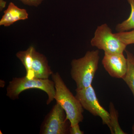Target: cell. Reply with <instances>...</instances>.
Listing matches in <instances>:
<instances>
[{
  "label": "cell",
  "mask_w": 134,
  "mask_h": 134,
  "mask_svg": "<svg viewBox=\"0 0 134 134\" xmlns=\"http://www.w3.org/2000/svg\"><path fill=\"white\" fill-rule=\"evenodd\" d=\"M52 77L55 84L56 103L65 110L70 126L79 124L83 119V108L81 103L67 87L58 72L53 73Z\"/></svg>",
  "instance_id": "cell-1"
},
{
  "label": "cell",
  "mask_w": 134,
  "mask_h": 134,
  "mask_svg": "<svg viewBox=\"0 0 134 134\" xmlns=\"http://www.w3.org/2000/svg\"><path fill=\"white\" fill-rule=\"evenodd\" d=\"M98 50L88 51L83 57L73 60L70 74L76 85V89L85 88L92 85L98 69Z\"/></svg>",
  "instance_id": "cell-2"
},
{
  "label": "cell",
  "mask_w": 134,
  "mask_h": 134,
  "mask_svg": "<svg viewBox=\"0 0 134 134\" xmlns=\"http://www.w3.org/2000/svg\"><path fill=\"white\" fill-rule=\"evenodd\" d=\"M30 89H38L44 91L48 96L46 104H49L54 99L55 84L49 79H29L26 76L14 77L9 82L7 89V96L10 99L19 98L22 92Z\"/></svg>",
  "instance_id": "cell-3"
},
{
  "label": "cell",
  "mask_w": 134,
  "mask_h": 134,
  "mask_svg": "<svg viewBox=\"0 0 134 134\" xmlns=\"http://www.w3.org/2000/svg\"><path fill=\"white\" fill-rule=\"evenodd\" d=\"M91 44L108 53L123 54L127 46L116 37L106 24L98 26Z\"/></svg>",
  "instance_id": "cell-4"
},
{
  "label": "cell",
  "mask_w": 134,
  "mask_h": 134,
  "mask_svg": "<svg viewBox=\"0 0 134 134\" xmlns=\"http://www.w3.org/2000/svg\"><path fill=\"white\" fill-rule=\"evenodd\" d=\"M75 97L83 109L94 116L100 117L103 125H107L111 131L110 113L99 104L92 85L81 90L76 89Z\"/></svg>",
  "instance_id": "cell-5"
},
{
  "label": "cell",
  "mask_w": 134,
  "mask_h": 134,
  "mask_svg": "<svg viewBox=\"0 0 134 134\" xmlns=\"http://www.w3.org/2000/svg\"><path fill=\"white\" fill-rule=\"evenodd\" d=\"M65 110L56 103L47 115L40 128V134H65L69 131Z\"/></svg>",
  "instance_id": "cell-6"
},
{
  "label": "cell",
  "mask_w": 134,
  "mask_h": 134,
  "mask_svg": "<svg viewBox=\"0 0 134 134\" xmlns=\"http://www.w3.org/2000/svg\"><path fill=\"white\" fill-rule=\"evenodd\" d=\"M102 64L110 76L123 79L126 74L127 61L123 54L104 53Z\"/></svg>",
  "instance_id": "cell-7"
},
{
  "label": "cell",
  "mask_w": 134,
  "mask_h": 134,
  "mask_svg": "<svg viewBox=\"0 0 134 134\" xmlns=\"http://www.w3.org/2000/svg\"><path fill=\"white\" fill-rule=\"evenodd\" d=\"M32 57L31 71L28 78L48 79L53 72L48 65V60L46 56L37 52L34 48Z\"/></svg>",
  "instance_id": "cell-8"
},
{
  "label": "cell",
  "mask_w": 134,
  "mask_h": 134,
  "mask_svg": "<svg viewBox=\"0 0 134 134\" xmlns=\"http://www.w3.org/2000/svg\"><path fill=\"white\" fill-rule=\"evenodd\" d=\"M28 17L29 14L26 9L20 8L11 2L4 11L0 21V25L9 26L17 21L27 19Z\"/></svg>",
  "instance_id": "cell-9"
},
{
  "label": "cell",
  "mask_w": 134,
  "mask_h": 134,
  "mask_svg": "<svg viewBox=\"0 0 134 134\" xmlns=\"http://www.w3.org/2000/svg\"><path fill=\"white\" fill-rule=\"evenodd\" d=\"M127 61V69L123 80L131 90L134 98V55L128 50H125Z\"/></svg>",
  "instance_id": "cell-10"
},
{
  "label": "cell",
  "mask_w": 134,
  "mask_h": 134,
  "mask_svg": "<svg viewBox=\"0 0 134 134\" xmlns=\"http://www.w3.org/2000/svg\"><path fill=\"white\" fill-rule=\"evenodd\" d=\"M34 48L33 47L30 46L25 51H19L16 54L17 58L20 60L26 69V76L27 78L29 77L31 71Z\"/></svg>",
  "instance_id": "cell-11"
},
{
  "label": "cell",
  "mask_w": 134,
  "mask_h": 134,
  "mask_svg": "<svg viewBox=\"0 0 134 134\" xmlns=\"http://www.w3.org/2000/svg\"><path fill=\"white\" fill-rule=\"evenodd\" d=\"M109 113L110 117V125L111 130L110 131L113 134H126L121 129L119 124V114L115 109L114 105L112 103H110L109 104Z\"/></svg>",
  "instance_id": "cell-12"
},
{
  "label": "cell",
  "mask_w": 134,
  "mask_h": 134,
  "mask_svg": "<svg viewBox=\"0 0 134 134\" xmlns=\"http://www.w3.org/2000/svg\"><path fill=\"white\" fill-rule=\"evenodd\" d=\"M131 7V13L129 17L116 25L118 32L127 31L134 29V0H127Z\"/></svg>",
  "instance_id": "cell-13"
},
{
  "label": "cell",
  "mask_w": 134,
  "mask_h": 134,
  "mask_svg": "<svg viewBox=\"0 0 134 134\" xmlns=\"http://www.w3.org/2000/svg\"><path fill=\"white\" fill-rule=\"evenodd\" d=\"M114 34L116 37L127 46L134 44V29L132 31Z\"/></svg>",
  "instance_id": "cell-14"
},
{
  "label": "cell",
  "mask_w": 134,
  "mask_h": 134,
  "mask_svg": "<svg viewBox=\"0 0 134 134\" xmlns=\"http://www.w3.org/2000/svg\"><path fill=\"white\" fill-rule=\"evenodd\" d=\"M19 1L25 5L37 7L43 2L44 0H19Z\"/></svg>",
  "instance_id": "cell-15"
},
{
  "label": "cell",
  "mask_w": 134,
  "mask_h": 134,
  "mask_svg": "<svg viewBox=\"0 0 134 134\" xmlns=\"http://www.w3.org/2000/svg\"><path fill=\"white\" fill-rule=\"evenodd\" d=\"M69 132L70 134H83L84 132L80 129L79 124H76L74 126H70Z\"/></svg>",
  "instance_id": "cell-16"
},
{
  "label": "cell",
  "mask_w": 134,
  "mask_h": 134,
  "mask_svg": "<svg viewBox=\"0 0 134 134\" xmlns=\"http://www.w3.org/2000/svg\"><path fill=\"white\" fill-rule=\"evenodd\" d=\"M7 5V2L5 0H0V10L2 11L4 9Z\"/></svg>",
  "instance_id": "cell-17"
},
{
  "label": "cell",
  "mask_w": 134,
  "mask_h": 134,
  "mask_svg": "<svg viewBox=\"0 0 134 134\" xmlns=\"http://www.w3.org/2000/svg\"><path fill=\"white\" fill-rule=\"evenodd\" d=\"M132 133L134 134V123L133 125V127H132Z\"/></svg>",
  "instance_id": "cell-18"
}]
</instances>
